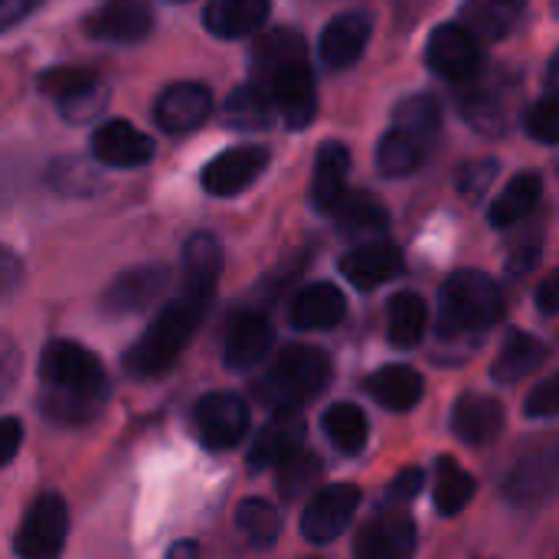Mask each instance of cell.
I'll use <instances>...</instances> for the list:
<instances>
[{"mask_svg": "<svg viewBox=\"0 0 559 559\" xmlns=\"http://www.w3.org/2000/svg\"><path fill=\"white\" fill-rule=\"evenodd\" d=\"M531 0H465L462 3V26L475 39H508L527 16Z\"/></svg>", "mask_w": 559, "mask_h": 559, "instance_id": "obj_21", "label": "cell"}, {"mask_svg": "<svg viewBox=\"0 0 559 559\" xmlns=\"http://www.w3.org/2000/svg\"><path fill=\"white\" fill-rule=\"evenodd\" d=\"M272 0H213L206 7V29L219 39H246L269 20Z\"/></svg>", "mask_w": 559, "mask_h": 559, "instance_id": "obj_24", "label": "cell"}, {"mask_svg": "<svg viewBox=\"0 0 559 559\" xmlns=\"http://www.w3.org/2000/svg\"><path fill=\"white\" fill-rule=\"evenodd\" d=\"M423 157H426V144L419 138H413L409 131H403V128L386 131L383 141L377 144V167H380L383 177H393V180L416 174Z\"/></svg>", "mask_w": 559, "mask_h": 559, "instance_id": "obj_33", "label": "cell"}, {"mask_svg": "<svg viewBox=\"0 0 559 559\" xmlns=\"http://www.w3.org/2000/svg\"><path fill=\"white\" fill-rule=\"evenodd\" d=\"M98 82V72L85 69V66H56V69H46L39 75V88L43 95H49L52 102H66L85 88H92Z\"/></svg>", "mask_w": 559, "mask_h": 559, "instance_id": "obj_39", "label": "cell"}, {"mask_svg": "<svg viewBox=\"0 0 559 559\" xmlns=\"http://www.w3.org/2000/svg\"><path fill=\"white\" fill-rule=\"evenodd\" d=\"M177 3H183V0H177Z\"/></svg>", "mask_w": 559, "mask_h": 559, "instance_id": "obj_51", "label": "cell"}, {"mask_svg": "<svg viewBox=\"0 0 559 559\" xmlns=\"http://www.w3.org/2000/svg\"><path fill=\"white\" fill-rule=\"evenodd\" d=\"M265 167H269V151L265 147H259V144L229 147V151H223L219 157H213L206 164L203 190L210 197H236L252 180H259Z\"/></svg>", "mask_w": 559, "mask_h": 559, "instance_id": "obj_12", "label": "cell"}, {"mask_svg": "<svg viewBox=\"0 0 559 559\" xmlns=\"http://www.w3.org/2000/svg\"><path fill=\"white\" fill-rule=\"evenodd\" d=\"M223 272V246L213 233H193L183 246V272L174 301L151 321V328L124 354V370L134 380H154L177 364L197 334Z\"/></svg>", "mask_w": 559, "mask_h": 559, "instance_id": "obj_1", "label": "cell"}, {"mask_svg": "<svg viewBox=\"0 0 559 559\" xmlns=\"http://www.w3.org/2000/svg\"><path fill=\"white\" fill-rule=\"evenodd\" d=\"M193 429L206 449H236L249 432V403L239 393H206L193 409Z\"/></svg>", "mask_w": 559, "mask_h": 559, "instance_id": "obj_8", "label": "cell"}, {"mask_svg": "<svg viewBox=\"0 0 559 559\" xmlns=\"http://www.w3.org/2000/svg\"><path fill=\"white\" fill-rule=\"evenodd\" d=\"M344 314H347V301L341 288L328 282H311L298 288L292 301V324L298 331H334L344 321Z\"/></svg>", "mask_w": 559, "mask_h": 559, "instance_id": "obj_22", "label": "cell"}, {"mask_svg": "<svg viewBox=\"0 0 559 559\" xmlns=\"http://www.w3.org/2000/svg\"><path fill=\"white\" fill-rule=\"evenodd\" d=\"M364 386L390 413H409L423 400V377H419V370H413L406 364H390V367L373 370Z\"/></svg>", "mask_w": 559, "mask_h": 559, "instance_id": "obj_25", "label": "cell"}, {"mask_svg": "<svg viewBox=\"0 0 559 559\" xmlns=\"http://www.w3.org/2000/svg\"><path fill=\"white\" fill-rule=\"evenodd\" d=\"M111 396L102 360L75 341H49L39 357V409L56 426H85Z\"/></svg>", "mask_w": 559, "mask_h": 559, "instance_id": "obj_2", "label": "cell"}, {"mask_svg": "<svg viewBox=\"0 0 559 559\" xmlns=\"http://www.w3.org/2000/svg\"><path fill=\"white\" fill-rule=\"evenodd\" d=\"M236 531L246 537L249 547L265 550L278 540L282 531V514L278 508H272L265 498H249L236 508Z\"/></svg>", "mask_w": 559, "mask_h": 559, "instance_id": "obj_36", "label": "cell"}, {"mask_svg": "<svg viewBox=\"0 0 559 559\" xmlns=\"http://www.w3.org/2000/svg\"><path fill=\"white\" fill-rule=\"evenodd\" d=\"M252 69H255V85L265 92V98L275 108V118H282L288 128H308L314 121L318 92H314V72L301 33L288 26L262 33L255 39Z\"/></svg>", "mask_w": 559, "mask_h": 559, "instance_id": "obj_3", "label": "cell"}, {"mask_svg": "<svg viewBox=\"0 0 559 559\" xmlns=\"http://www.w3.org/2000/svg\"><path fill=\"white\" fill-rule=\"evenodd\" d=\"M223 121L236 131H265L272 121H275V108L272 102L265 98V92L249 82V85H239L226 105H223Z\"/></svg>", "mask_w": 559, "mask_h": 559, "instance_id": "obj_31", "label": "cell"}, {"mask_svg": "<svg viewBox=\"0 0 559 559\" xmlns=\"http://www.w3.org/2000/svg\"><path fill=\"white\" fill-rule=\"evenodd\" d=\"M547 360V344L527 331H511L491 364V377L498 383H521Z\"/></svg>", "mask_w": 559, "mask_h": 559, "instance_id": "obj_28", "label": "cell"}, {"mask_svg": "<svg viewBox=\"0 0 559 559\" xmlns=\"http://www.w3.org/2000/svg\"><path fill=\"white\" fill-rule=\"evenodd\" d=\"M105 98H108L105 85L95 82L92 88H85V92H79V95H72V98H66V102H56V105H59V111L66 115V121L82 124V121L95 118V115L105 108Z\"/></svg>", "mask_w": 559, "mask_h": 559, "instance_id": "obj_41", "label": "cell"}, {"mask_svg": "<svg viewBox=\"0 0 559 559\" xmlns=\"http://www.w3.org/2000/svg\"><path fill=\"white\" fill-rule=\"evenodd\" d=\"M347 174H350V151L341 141H328L314 157L311 203L318 210H331L347 193Z\"/></svg>", "mask_w": 559, "mask_h": 559, "instance_id": "obj_27", "label": "cell"}, {"mask_svg": "<svg viewBox=\"0 0 559 559\" xmlns=\"http://www.w3.org/2000/svg\"><path fill=\"white\" fill-rule=\"evenodd\" d=\"M301 439H305V423H301L298 409H275V419L255 436V442L249 449V465L255 472L275 468V462L285 459L295 445H301Z\"/></svg>", "mask_w": 559, "mask_h": 559, "instance_id": "obj_26", "label": "cell"}, {"mask_svg": "<svg viewBox=\"0 0 559 559\" xmlns=\"http://www.w3.org/2000/svg\"><path fill=\"white\" fill-rule=\"evenodd\" d=\"M154 10L147 0H105L88 20L85 33L102 43H138L151 33Z\"/></svg>", "mask_w": 559, "mask_h": 559, "instance_id": "obj_15", "label": "cell"}, {"mask_svg": "<svg viewBox=\"0 0 559 559\" xmlns=\"http://www.w3.org/2000/svg\"><path fill=\"white\" fill-rule=\"evenodd\" d=\"M23 442V429L16 419H0V468L13 462L16 449Z\"/></svg>", "mask_w": 559, "mask_h": 559, "instance_id": "obj_49", "label": "cell"}, {"mask_svg": "<svg viewBox=\"0 0 559 559\" xmlns=\"http://www.w3.org/2000/svg\"><path fill=\"white\" fill-rule=\"evenodd\" d=\"M429 328V311L426 301L416 292H400L393 295L390 308H386V337L393 347H416L426 337Z\"/></svg>", "mask_w": 559, "mask_h": 559, "instance_id": "obj_30", "label": "cell"}, {"mask_svg": "<svg viewBox=\"0 0 559 559\" xmlns=\"http://www.w3.org/2000/svg\"><path fill=\"white\" fill-rule=\"evenodd\" d=\"M495 174H498V160L468 164V167H462L459 187H462V193H465L468 200H478V197H485V190H488V183L495 180Z\"/></svg>", "mask_w": 559, "mask_h": 559, "instance_id": "obj_42", "label": "cell"}, {"mask_svg": "<svg viewBox=\"0 0 559 559\" xmlns=\"http://www.w3.org/2000/svg\"><path fill=\"white\" fill-rule=\"evenodd\" d=\"M559 413V396H557V380L547 377L534 386V393L527 396V416L534 419H554Z\"/></svg>", "mask_w": 559, "mask_h": 559, "instance_id": "obj_43", "label": "cell"}, {"mask_svg": "<svg viewBox=\"0 0 559 559\" xmlns=\"http://www.w3.org/2000/svg\"><path fill=\"white\" fill-rule=\"evenodd\" d=\"M275 472H278V488L285 498H295L301 495L305 488H311L321 475V462L305 449V445H295L285 459L275 462Z\"/></svg>", "mask_w": 559, "mask_h": 559, "instance_id": "obj_38", "label": "cell"}, {"mask_svg": "<svg viewBox=\"0 0 559 559\" xmlns=\"http://www.w3.org/2000/svg\"><path fill=\"white\" fill-rule=\"evenodd\" d=\"M481 75H475L472 82H465L468 88L462 95V115H465V121L475 131L504 134L511 128L518 85L508 82V75H491V79H481Z\"/></svg>", "mask_w": 559, "mask_h": 559, "instance_id": "obj_10", "label": "cell"}, {"mask_svg": "<svg viewBox=\"0 0 559 559\" xmlns=\"http://www.w3.org/2000/svg\"><path fill=\"white\" fill-rule=\"evenodd\" d=\"M432 498H436L439 514L455 518L475 498V478L452 455H442L439 465H436V491H432Z\"/></svg>", "mask_w": 559, "mask_h": 559, "instance_id": "obj_35", "label": "cell"}, {"mask_svg": "<svg viewBox=\"0 0 559 559\" xmlns=\"http://www.w3.org/2000/svg\"><path fill=\"white\" fill-rule=\"evenodd\" d=\"M537 259H540V239H537V236H524V239L514 246V252H511V269H514V275H524L531 265H537Z\"/></svg>", "mask_w": 559, "mask_h": 559, "instance_id": "obj_47", "label": "cell"}, {"mask_svg": "<svg viewBox=\"0 0 559 559\" xmlns=\"http://www.w3.org/2000/svg\"><path fill=\"white\" fill-rule=\"evenodd\" d=\"M341 272L344 278L360 288V292H373L393 278L403 275V255L390 246V242H360L354 246L344 259H341Z\"/></svg>", "mask_w": 559, "mask_h": 559, "instance_id": "obj_20", "label": "cell"}, {"mask_svg": "<svg viewBox=\"0 0 559 559\" xmlns=\"http://www.w3.org/2000/svg\"><path fill=\"white\" fill-rule=\"evenodd\" d=\"M328 213L337 216L341 233L357 236V239L360 236H377V233L386 229V210L367 193H344Z\"/></svg>", "mask_w": 559, "mask_h": 559, "instance_id": "obj_34", "label": "cell"}, {"mask_svg": "<svg viewBox=\"0 0 559 559\" xmlns=\"http://www.w3.org/2000/svg\"><path fill=\"white\" fill-rule=\"evenodd\" d=\"M331 380V360L321 347L288 344L272 360V370L259 383V396L275 409H298L314 400Z\"/></svg>", "mask_w": 559, "mask_h": 559, "instance_id": "obj_5", "label": "cell"}, {"mask_svg": "<svg viewBox=\"0 0 559 559\" xmlns=\"http://www.w3.org/2000/svg\"><path fill=\"white\" fill-rule=\"evenodd\" d=\"M43 0H0V33L23 23Z\"/></svg>", "mask_w": 559, "mask_h": 559, "instance_id": "obj_48", "label": "cell"}, {"mask_svg": "<svg viewBox=\"0 0 559 559\" xmlns=\"http://www.w3.org/2000/svg\"><path fill=\"white\" fill-rule=\"evenodd\" d=\"M557 488V445L544 442L524 452L501 481V495L511 508H540Z\"/></svg>", "mask_w": 559, "mask_h": 559, "instance_id": "obj_9", "label": "cell"}, {"mask_svg": "<svg viewBox=\"0 0 559 559\" xmlns=\"http://www.w3.org/2000/svg\"><path fill=\"white\" fill-rule=\"evenodd\" d=\"M537 305L544 314H557V278H544V285L537 292Z\"/></svg>", "mask_w": 559, "mask_h": 559, "instance_id": "obj_50", "label": "cell"}, {"mask_svg": "<svg viewBox=\"0 0 559 559\" xmlns=\"http://www.w3.org/2000/svg\"><path fill=\"white\" fill-rule=\"evenodd\" d=\"M92 157L105 167L131 170L154 157V141L144 131H138L131 121L111 118L92 134Z\"/></svg>", "mask_w": 559, "mask_h": 559, "instance_id": "obj_19", "label": "cell"}, {"mask_svg": "<svg viewBox=\"0 0 559 559\" xmlns=\"http://www.w3.org/2000/svg\"><path fill=\"white\" fill-rule=\"evenodd\" d=\"M501 429H504V409L491 396L468 393L452 409V432L465 445H488L501 436Z\"/></svg>", "mask_w": 559, "mask_h": 559, "instance_id": "obj_23", "label": "cell"}, {"mask_svg": "<svg viewBox=\"0 0 559 559\" xmlns=\"http://www.w3.org/2000/svg\"><path fill=\"white\" fill-rule=\"evenodd\" d=\"M66 531H69V511H66V501L52 491L39 495L16 537H13V554L23 559H52L62 554L66 547Z\"/></svg>", "mask_w": 559, "mask_h": 559, "instance_id": "obj_6", "label": "cell"}, {"mask_svg": "<svg viewBox=\"0 0 559 559\" xmlns=\"http://www.w3.org/2000/svg\"><path fill=\"white\" fill-rule=\"evenodd\" d=\"M16 377H20V350L10 337L0 334V400L13 390Z\"/></svg>", "mask_w": 559, "mask_h": 559, "instance_id": "obj_46", "label": "cell"}, {"mask_svg": "<svg viewBox=\"0 0 559 559\" xmlns=\"http://www.w3.org/2000/svg\"><path fill=\"white\" fill-rule=\"evenodd\" d=\"M426 62L429 69L455 85L472 82L475 75L485 72V52H481V39H475L462 23H445L429 36L426 46Z\"/></svg>", "mask_w": 559, "mask_h": 559, "instance_id": "obj_7", "label": "cell"}, {"mask_svg": "<svg viewBox=\"0 0 559 559\" xmlns=\"http://www.w3.org/2000/svg\"><path fill=\"white\" fill-rule=\"evenodd\" d=\"M540 193H544V180L537 174H518L504 190L501 197L491 203L488 210V219L495 229H511L518 226L524 216H531L540 203Z\"/></svg>", "mask_w": 559, "mask_h": 559, "instance_id": "obj_29", "label": "cell"}, {"mask_svg": "<svg viewBox=\"0 0 559 559\" xmlns=\"http://www.w3.org/2000/svg\"><path fill=\"white\" fill-rule=\"evenodd\" d=\"M504 318V292L501 285L478 272L462 269L455 272L439 292V321L436 334L445 344H472L485 337Z\"/></svg>", "mask_w": 559, "mask_h": 559, "instance_id": "obj_4", "label": "cell"}, {"mask_svg": "<svg viewBox=\"0 0 559 559\" xmlns=\"http://www.w3.org/2000/svg\"><path fill=\"white\" fill-rule=\"evenodd\" d=\"M167 269L151 262V265H134L128 272H121L102 295V308L108 314H138L144 308H151L164 288H167Z\"/></svg>", "mask_w": 559, "mask_h": 559, "instance_id": "obj_17", "label": "cell"}, {"mask_svg": "<svg viewBox=\"0 0 559 559\" xmlns=\"http://www.w3.org/2000/svg\"><path fill=\"white\" fill-rule=\"evenodd\" d=\"M213 115V95L200 82H177L167 85L154 105V121L167 134H187L197 131Z\"/></svg>", "mask_w": 559, "mask_h": 559, "instance_id": "obj_13", "label": "cell"}, {"mask_svg": "<svg viewBox=\"0 0 559 559\" xmlns=\"http://www.w3.org/2000/svg\"><path fill=\"white\" fill-rule=\"evenodd\" d=\"M324 432L331 439V445L344 455H360L367 449L370 439V423L364 416L360 406L354 403H334L324 413Z\"/></svg>", "mask_w": 559, "mask_h": 559, "instance_id": "obj_32", "label": "cell"}, {"mask_svg": "<svg viewBox=\"0 0 559 559\" xmlns=\"http://www.w3.org/2000/svg\"><path fill=\"white\" fill-rule=\"evenodd\" d=\"M423 485H426V472H423V468H403V472L390 481L386 498H390V504H406L409 498H416V495L423 491Z\"/></svg>", "mask_w": 559, "mask_h": 559, "instance_id": "obj_44", "label": "cell"}, {"mask_svg": "<svg viewBox=\"0 0 559 559\" xmlns=\"http://www.w3.org/2000/svg\"><path fill=\"white\" fill-rule=\"evenodd\" d=\"M370 33H373V20L370 13L364 10H347V13H337L324 29H321V43H318V52H321V62L328 69H347L354 66L367 43H370Z\"/></svg>", "mask_w": 559, "mask_h": 559, "instance_id": "obj_18", "label": "cell"}, {"mask_svg": "<svg viewBox=\"0 0 559 559\" xmlns=\"http://www.w3.org/2000/svg\"><path fill=\"white\" fill-rule=\"evenodd\" d=\"M559 121V108H557V95L554 92H547L540 102H534L531 108H527V115H524V128H527V134L534 138V141H540V144H557V128Z\"/></svg>", "mask_w": 559, "mask_h": 559, "instance_id": "obj_40", "label": "cell"}, {"mask_svg": "<svg viewBox=\"0 0 559 559\" xmlns=\"http://www.w3.org/2000/svg\"><path fill=\"white\" fill-rule=\"evenodd\" d=\"M439 124H442V108L432 95H413L396 108V128L409 131L423 144H429L439 134Z\"/></svg>", "mask_w": 559, "mask_h": 559, "instance_id": "obj_37", "label": "cell"}, {"mask_svg": "<svg viewBox=\"0 0 559 559\" xmlns=\"http://www.w3.org/2000/svg\"><path fill=\"white\" fill-rule=\"evenodd\" d=\"M272 324L262 311L255 308H242L229 314L226 334H223V357L226 367L233 370H249L259 360H265V354L272 350Z\"/></svg>", "mask_w": 559, "mask_h": 559, "instance_id": "obj_14", "label": "cell"}, {"mask_svg": "<svg viewBox=\"0 0 559 559\" xmlns=\"http://www.w3.org/2000/svg\"><path fill=\"white\" fill-rule=\"evenodd\" d=\"M413 550H416V524L409 521V514L396 508L367 521L354 540V554L360 559H403Z\"/></svg>", "mask_w": 559, "mask_h": 559, "instance_id": "obj_16", "label": "cell"}, {"mask_svg": "<svg viewBox=\"0 0 559 559\" xmlns=\"http://www.w3.org/2000/svg\"><path fill=\"white\" fill-rule=\"evenodd\" d=\"M23 282V262L16 252H10L7 246H0V301H7Z\"/></svg>", "mask_w": 559, "mask_h": 559, "instance_id": "obj_45", "label": "cell"}, {"mask_svg": "<svg viewBox=\"0 0 559 559\" xmlns=\"http://www.w3.org/2000/svg\"><path fill=\"white\" fill-rule=\"evenodd\" d=\"M357 508H360V488L357 485H328L324 491H318L308 501V508L301 514L305 540L318 544V547L337 540L350 527Z\"/></svg>", "mask_w": 559, "mask_h": 559, "instance_id": "obj_11", "label": "cell"}]
</instances>
